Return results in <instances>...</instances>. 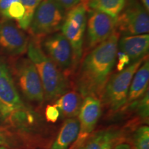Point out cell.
Instances as JSON below:
<instances>
[{"label": "cell", "mask_w": 149, "mask_h": 149, "mask_svg": "<svg viewBox=\"0 0 149 149\" xmlns=\"http://www.w3.org/2000/svg\"><path fill=\"white\" fill-rule=\"evenodd\" d=\"M79 132V123L78 118H67L61 126L57 137L50 149H68L76 141Z\"/></svg>", "instance_id": "2e32d148"}, {"label": "cell", "mask_w": 149, "mask_h": 149, "mask_svg": "<svg viewBox=\"0 0 149 149\" xmlns=\"http://www.w3.org/2000/svg\"><path fill=\"white\" fill-rule=\"evenodd\" d=\"M141 1V3H142V5L144 7L145 9L148 11L149 10V0H140Z\"/></svg>", "instance_id": "4316f807"}, {"label": "cell", "mask_w": 149, "mask_h": 149, "mask_svg": "<svg viewBox=\"0 0 149 149\" xmlns=\"http://www.w3.org/2000/svg\"><path fill=\"white\" fill-rule=\"evenodd\" d=\"M84 99L76 91H68L55 101L54 105L66 118L77 117Z\"/></svg>", "instance_id": "e0dca14e"}, {"label": "cell", "mask_w": 149, "mask_h": 149, "mask_svg": "<svg viewBox=\"0 0 149 149\" xmlns=\"http://www.w3.org/2000/svg\"><path fill=\"white\" fill-rule=\"evenodd\" d=\"M29 116L8 70L0 77V122L13 125L26 124Z\"/></svg>", "instance_id": "277c9868"}, {"label": "cell", "mask_w": 149, "mask_h": 149, "mask_svg": "<svg viewBox=\"0 0 149 149\" xmlns=\"http://www.w3.org/2000/svg\"><path fill=\"white\" fill-rule=\"evenodd\" d=\"M40 44L48 57L67 77L74 72L73 52L70 44L61 33H55L43 38Z\"/></svg>", "instance_id": "ba28073f"}, {"label": "cell", "mask_w": 149, "mask_h": 149, "mask_svg": "<svg viewBox=\"0 0 149 149\" xmlns=\"http://www.w3.org/2000/svg\"><path fill=\"white\" fill-rule=\"evenodd\" d=\"M27 53L40 76L46 101L55 102L68 91V77L44 53L40 40L33 38L29 41Z\"/></svg>", "instance_id": "7a4b0ae2"}, {"label": "cell", "mask_w": 149, "mask_h": 149, "mask_svg": "<svg viewBox=\"0 0 149 149\" xmlns=\"http://www.w3.org/2000/svg\"><path fill=\"white\" fill-rule=\"evenodd\" d=\"M131 109H135L137 115L141 120L148 121L149 113L148 91H147L146 94L134 104Z\"/></svg>", "instance_id": "44dd1931"}, {"label": "cell", "mask_w": 149, "mask_h": 149, "mask_svg": "<svg viewBox=\"0 0 149 149\" xmlns=\"http://www.w3.org/2000/svg\"><path fill=\"white\" fill-rule=\"evenodd\" d=\"M87 11L86 45L90 51L113 34L116 30L117 17L100 10L88 9Z\"/></svg>", "instance_id": "30bf717a"}, {"label": "cell", "mask_w": 149, "mask_h": 149, "mask_svg": "<svg viewBox=\"0 0 149 149\" xmlns=\"http://www.w3.org/2000/svg\"><path fill=\"white\" fill-rule=\"evenodd\" d=\"M16 1L18 0H0V15L3 19L9 6Z\"/></svg>", "instance_id": "d4e9b609"}, {"label": "cell", "mask_w": 149, "mask_h": 149, "mask_svg": "<svg viewBox=\"0 0 149 149\" xmlns=\"http://www.w3.org/2000/svg\"><path fill=\"white\" fill-rule=\"evenodd\" d=\"M126 128L109 127L92 134L78 149H133Z\"/></svg>", "instance_id": "7c38bea8"}, {"label": "cell", "mask_w": 149, "mask_h": 149, "mask_svg": "<svg viewBox=\"0 0 149 149\" xmlns=\"http://www.w3.org/2000/svg\"><path fill=\"white\" fill-rule=\"evenodd\" d=\"M130 58V64L148 55L149 35H123L118 42V49Z\"/></svg>", "instance_id": "9a60e30c"}, {"label": "cell", "mask_w": 149, "mask_h": 149, "mask_svg": "<svg viewBox=\"0 0 149 149\" xmlns=\"http://www.w3.org/2000/svg\"><path fill=\"white\" fill-rule=\"evenodd\" d=\"M100 100L96 97L86 96L84 98L79 116V132L76 141L70 149L79 148L93 133L102 114Z\"/></svg>", "instance_id": "8fae6325"}, {"label": "cell", "mask_w": 149, "mask_h": 149, "mask_svg": "<svg viewBox=\"0 0 149 149\" xmlns=\"http://www.w3.org/2000/svg\"><path fill=\"white\" fill-rule=\"evenodd\" d=\"M130 145L133 149H149V128L140 126L135 129L131 138Z\"/></svg>", "instance_id": "d6986e66"}, {"label": "cell", "mask_w": 149, "mask_h": 149, "mask_svg": "<svg viewBox=\"0 0 149 149\" xmlns=\"http://www.w3.org/2000/svg\"><path fill=\"white\" fill-rule=\"evenodd\" d=\"M87 8L85 2H81L69 10L66 15L61 26V33L71 46L74 55V70L82 58L84 43L87 21Z\"/></svg>", "instance_id": "8992f818"}, {"label": "cell", "mask_w": 149, "mask_h": 149, "mask_svg": "<svg viewBox=\"0 0 149 149\" xmlns=\"http://www.w3.org/2000/svg\"><path fill=\"white\" fill-rule=\"evenodd\" d=\"M61 6H62L65 10H70L74 6L79 4L80 3L84 2L85 0H55Z\"/></svg>", "instance_id": "cb8c5ba5"}, {"label": "cell", "mask_w": 149, "mask_h": 149, "mask_svg": "<svg viewBox=\"0 0 149 149\" xmlns=\"http://www.w3.org/2000/svg\"><path fill=\"white\" fill-rule=\"evenodd\" d=\"M19 1L23 5L24 10H25V13L23 18L17 22V25L22 30H27L30 26L37 7L42 0H19Z\"/></svg>", "instance_id": "ffe728a7"}, {"label": "cell", "mask_w": 149, "mask_h": 149, "mask_svg": "<svg viewBox=\"0 0 149 149\" xmlns=\"http://www.w3.org/2000/svg\"><path fill=\"white\" fill-rule=\"evenodd\" d=\"M66 15V10L55 0H42L29 28L33 38L41 40L61 30Z\"/></svg>", "instance_id": "5b68a950"}, {"label": "cell", "mask_w": 149, "mask_h": 149, "mask_svg": "<svg viewBox=\"0 0 149 149\" xmlns=\"http://www.w3.org/2000/svg\"><path fill=\"white\" fill-rule=\"evenodd\" d=\"M15 76L20 90L28 100L37 104L44 102L42 81L31 59L24 58L18 61L15 66Z\"/></svg>", "instance_id": "9c48e42d"}, {"label": "cell", "mask_w": 149, "mask_h": 149, "mask_svg": "<svg viewBox=\"0 0 149 149\" xmlns=\"http://www.w3.org/2000/svg\"><path fill=\"white\" fill-rule=\"evenodd\" d=\"M59 113L58 109L55 105H48L46 108L45 116L48 122L55 123L58 120Z\"/></svg>", "instance_id": "7402d4cb"}, {"label": "cell", "mask_w": 149, "mask_h": 149, "mask_svg": "<svg viewBox=\"0 0 149 149\" xmlns=\"http://www.w3.org/2000/svg\"><path fill=\"white\" fill-rule=\"evenodd\" d=\"M120 34L115 30L111 36L81 58L74 77L75 91L84 99H100L116 63Z\"/></svg>", "instance_id": "6da1fadb"}, {"label": "cell", "mask_w": 149, "mask_h": 149, "mask_svg": "<svg viewBox=\"0 0 149 149\" xmlns=\"http://www.w3.org/2000/svg\"><path fill=\"white\" fill-rule=\"evenodd\" d=\"M88 9L102 11L117 17L124 8L126 0H85Z\"/></svg>", "instance_id": "ac0fdd59"}, {"label": "cell", "mask_w": 149, "mask_h": 149, "mask_svg": "<svg viewBox=\"0 0 149 149\" xmlns=\"http://www.w3.org/2000/svg\"><path fill=\"white\" fill-rule=\"evenodd\" d=\"M147 57L148 55L131 63L121 71L111 74L100 98L102 107L112 114L122 110L126 104L134 74Z\"/></svg>", "instance_id": "3957f363"}, {"label": "cell", "mask_w": 149, "mask_h": 149, "mask_svg": "<svg viewBox=\"0 0 149 149\" xmlns=\"http://www.w3.org/2000/svg\"><path fill=\"white\" fill-rule=\"evenodd\" d=\"M149 61L145 59L134 74L130 83L125 105L121 111H128L148 91Z\"/></svg>", "instance_id": "5bb4252c"}, {"label": "cell", "mask_w": 149, "mask_h": 149, "mask_svg": "<svg viewBox=\"0 0 149 149\" xmlns=\"http://www.w3.org/2000/svg\"><path fill=\"white\" fill-rule=\"evenodd\" d=\"M117 57L118 58V63L117 64V71H121L124 68H126V66H128V65L130 64V58L127 55H126L123 52H117Z\"/></svg>", "instance_id": "603a6c76"}, {"label": "cell", "mask_w": 149, "mask_h": 149, "mask_svg": "<svg viewBox=\"0 0 149 149\" xmlns=\"http://www.w3.org/2000/svg\"><path fill=\"white\" fill-rule=\"evenodd\" d=\"M0 149H7V148H5V147H3V146H0Z\"/></svg>", "instance_id": "83f0119b"}, {"label": "cell", "mask_w": 149, "mask_h": 149, "mask_svg": "<svg viewBox=\"0 0 149 149\" xmlns=\"http://www.w3.org/2000/svg\"><path fill=\"white\" fill-rule=\"evenodd\" d=\"M148 13L137 0H126L124 8L117 17V31L123 35L148 34Z\"/></svg>", "instance_id": "52a82bcc"}, {"label": "cell", "mask_w": 149, "mask_h": 149, "mask_svg": "<svg viewBox=\"0 0 149 149\" xmlns=\"http://www.w3.org/2000/svg\"><path fill=\"white\" fill-rule=\"evenodd\" d=\"M29 38L10 19H4L0 22V50L10 55H19L27 51Z\"/></svg>", "instance_id": "4fadbf2b"}, {"label": "cell", "mask_w": 149, "mask_h": 149, "mask_svg": "<svg viewBox=\"0 0 149 149\" xmlns=\"http://www.w3.org/2000/svg\"><path fill=\"white\" fill-rule=\"evenodd\" d=\"M1 139H0V144H1Z\"/></svg>", "instance_id": "f1b7e54d"}, {"label": "cell", "mask_w": 149, "mask_h": 149, "mask_svg": "<svg viewBox=\"0 0 149 149\" xmlns=\"http://www.w3.org/2000/svg\"><path fill=\"white\" fill-rule=\"evenodd\" d=\"M7 71H8V68H7L6 66L3 64L2 61L0 60V77L6 73Z\"/></svg>", "instance_id": "484cf974"}]
</instances>
